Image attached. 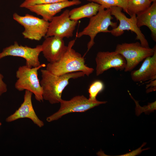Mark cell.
<instances>
[{
  "instance_id": "9c48e42d",
  "label": "cell",
  "mask_w": 156,
  "mask_h": 156,
  "mask_svg": "<svg viewBox=\"0 0 156 156\" xmlns=\"http://www.w3.org/2000/svg\"><path fill=\"white\" fill-rule=\"evenodd\" d=\"M42 50L41 45L31 48L19 45L15 41L13 44L3 48L0 52V60L8 56L21 57L25 60L26 65L30 68L36 67L41 64L39 56Z\"/></svg>"
},
{
  "instance_id": "484cf974",
  "label": "cell",
  "mask_w": 156,
  "mask_h": 156,
  "mask_svg": "<svg viewBox=\"0 0 156 156\" xmlns=\"http://www.w3.org/2000/svg\"><path fill=\"white\" fill-rule=\"evenodd\" d=\"M151 2L156 1V0H149Z\"/></svg>"
},
{
  "instance_id": "4316f807",
  "label": "cell",
  "mask_w": 156,
  "mask_h": 156,
  "mask_svg": "<svg viewBox=\"0 0 156 156\" xmlns=\"http://www.w3.org/2000/svg\"><path fill=\"white\" fill-rule=\"evenodd\" d=\"M1 125V123L0 122V127Z\"/></svg>"
},
{
  "instance_id": "44dd1931",
  "label": "cell",
  "mask_w": 156,
  "mask_h": 156,
  "mask_svg": "<svg viewBox=\"0 0 156 156\" xmlns=\"http://www.w3.org/2000/svg\"><path fill=\"white\" fill-rule=\"evenodd\" d=\"M131 97L134 101L135 104V113L137 116H139L143 112L147 113L153 111L156 109V101L151 103H148L147 105L141 106L139 104L138 101L136 100L131 95L129 91H128Z\"/></svg>"
},
{
  "instance_id": "8fae6325",
  "label": "cell",
  "mask_w": 156,
  "mask_h": 156,
  "mask_svg": "<svg viewBox=\"0 0 156 156\" xmlns=\"http://www.w3.org/2000/svg\"><path fill=\"white\" fill-rule=\"evenodd\" d=\"M96 74L98 76L112 68L117 70L125 69L126 61L120 54L116 52L99 51L95 58Z\"/></svg>"
},
{
  "instance_id": "ffe728a7",
  "label": "cell",
  "mask_w": 156,
  "mask_h": 156,
  "mask_svg": "<svg viewBox=\"0 0 156 156\" xmlns=\"http://www.w3.org/2000/svg\"><path fill=\"white\" fill-rule=\"evenodd\" d=\"M104 88L103 82L100 80H96L93 82L90 85L88 89L89 94L88 99L92 101H96V97L100 92Z\"/></svg>"
},
{
  "instance_id": "7402d4cb",
  "label": "cell",
  "mask_w": 156,
  "mask_h": 156,
  "mask_svg": "<svg viewBox=\"0 0 156 156\" xmlns=\"http://www.w3.org/2000/svg\"><path fill=\"white\" fill-rule=\"evenodd\" d=\"M70 0H25L20 5L21 8L35 5L53 3L66 1Z\"/></svg>"
},
{
  "instance_id": "4fadbf2b",
  "label": "cell",
  "mask_w": 156,
  "mask_h": 156,
  "mask_svg": "<svg viewBox=\"0 0 156 156\" xmlns=\"http://www.w3.org/2000/svg\"><path fill=\"white\" fill-rule=\"evenodd\" d=\"M42 52L49 63L57 61L67 49L63 39L55 36L45 37L41 45Z\"/></svg>"
},
{
  "instance_id": "7c38bea8",
  "label": "cell",
  "mask_w": 156,
  "mask_h": 156,
  "mask_svg": "<svg viewBox=\"0 0 156 156\" xmlns=\"http://www.w3.org/2000/svg\"><path fill=\"white\" fill-rule=\"evenodd\" d=\"M33 94L25 90L23 102L14 113L6 118V122H10L21 118H28L39 127L44 126V122L38 117L33 108L31 99Z\"/></svg>"
},
{
  "instance_id": "ac0fdd59",
  "label": "cell",
  "mask_w": 156,
  "mask_h": 156,
  "mask_svg": "<svg viewBox=\"0 0 156 156\" xmlns=\"http://www.w3.org/2000/svg\"><path fill=\"white\" fill-rule=\"evenodd\" d=\"M149 0H128L127 10L130 16L137 15L148 9L151 5Z\"/></svg>"
},
{
  "instance_id": "d4e9b609",
  "label": "cell",
  "mask_w": 156,
  "mask_h": 156,
  "mask_svg": "<svg viewBox=\"0 0 156 156\" xmlns=\"http://www.w3.org/2000/svg\"><path fill=\"white\" fill-rule=\"evenodd\" d=\"M150 83L146 85V88L147 89L146 90L147 93L156 90V79L152 80Z\"/></svg>"
},
{
  "instance_id": "cb8c5ba5",
  "label": "cell",
  "mask_w": 156,
  "mask_h": 156,
  "mask_svg": "<svg viewBox=\"0 0 156 156\" xmlns=\"http://www.w3.org/2000/svg\"><path fill=\"white\" fill-rule=\"evenodd\" d=\"M146 144V143H144L138 149L135 150L131 152L126 153L122 155H120V156H134L136 155H138V154L141 153L143 151L148 149V148H147L146 149H142V148L143 146H144Z\"/></svg>"
},
{
  "instance_id": "5bb4252c",
  "label": "cell",
  "mask_w": 156,
  "mask_h": 156,
  "mask_svg": "<svg viewBox=\"0 0 156 156\" xmlns=\"http://www.w3.org/2000/svg\"><path fill=\"white\" fill-rule=\"evenodd\" d=\"M79 0H72L46 4L35 5L27 7L30 11L41 16L45 20L50 22L57 13L65 8L81 4Z\"/></svg>"
},
{
  "instance_id": "7a4b0ae2",
  "label": "cell",
  "mask_w": 156,
  "mask_h": 156,
  "mask_svg": "<svg viewBox=\"0 0 156 156\" xmlns=\"http://www.w3.org/2000/svg\"><path fill=\"white\" fill-rule=\"evenodd\" d=\"M75 42V40L70 41L66 50L60 60L53 63H48L46 69L58 75L79 71L88 76L92 73L94 68L87 66L84 57L72 48Z\"/></svg>"
},
{
  "instance_id": "9a60e30c",
  "label": "cell",
  "mask_w": 156,
  "mask_h": 156,
  "mask_svg": "<svg viewBox=\"0 0 156 156\" xmlns=\"http://www.w3.org/2000/svg\"><path fill=\"white\" fill-rule=\"evenodd\" d=\"M131 79L134 82H142L156 78V49L153 55L146 58L140 68L131 71Z\"/></svg>"
},
{
  "instance_id": "52a82bcc",
  "label": "cell",
  "mask_w": 156,
  "mask_h": 156,
  "mask_svg": "<svg viewBox=\"0 0 156 156\" xmlns=\"http://www.w3.org/2000/svg\"><path fill=\"white\" fill-rule=\"evenodd\" d=\"M13 18L24 28L22 34L24 38L39 41L46 36L49 22L29 14L21 16L14 13Z\"/></svg>"
},
{
  "instance_id": "603a6c76",
  "label": "cell",
  "mask_w": 156,
  "mask_h": 156,
  "mask_svg": "<svg viewBox=\"0 0 156 156\" xmlns=\"http://www.w3.org/2000/svg\"><path fill=\"white\" fill-rule=\"evenodd\" d=\"M3 76L0 73V96L8 90L7 85L3 81Z\"/></svg>"
},
{
  "instance_id": "30bf717a",
  "label": "cell",
  "mask_w": 156,
  "mask_h": 156,
  "mask_svg": "<svg viewBox=\"0 0 156 156\" xmlns=\"http://www.w3.org/2000/svg\"><path fill=\"white\" fill-rule=\"evenodd\" d=\"M69 11L66 9L60 15L53 17L49 22L45 37L55 36L63 39L64 38H68L73 36L78 21L70 19Z\"/></svg>"
},
{
  "instance_id": "8992f818",
  "label": "cell",
  "mask_w": 156,
  "mask_h": 156,
  "mask_svg": "<svg viewBox=\"0 0 156 156\" xmlns=\"http://www.w3.org/2000/svg\"><path fill=\"white\" fill-rule=\"evenodd\" d=\"M106 101H92L83 95L75 96L69 100L62 99L58 110L47 117L46 120L51 122L57 120L63 116L73 112H82L100 105L106 103Z\"/></svg>"
},
{
  "instance_id": "277c9868",
  "label": "cell",
  "mask_w": 156,
  "mask_h": 156,
  "mask_svg": "<svg viewBox=\"0 0 156 156\" xmlns=\"http://www.w3.org/2000/svg\"><path fill=\"white\" fill-rule=\"evenodd\" d=\"M46 66L42 64L39 66L32 68L26 65L19 66L16 72L17 79L15 83V88L20 91H29L34 94L37 101H43L42 90L38 77V71Z\"/></svg>"
},
{
  "instance_id": "6da1fadb",
  "label": "cell",
  "mask_w": 156,
  "mask_h": 156,
  "mask_svg": "<svg viewBox=\"0 0 156 156\" xmlns=\"http://www.w3.org/2000/svg\"><path fill=\"white\" fill-rule=\"evenodd\" d=\"M41 79L40 83L42 90L43 99L51 104L60 103L62 92L69 84V80L84 77L81 71L68 73L61 75H55L47 69H41Z\"/></svg>"
},
{
  "instance_id": "ba28073f",
  "label": "cell",
  "mask_w": 156,
  "mask_h": 156,
  "mask_svg": "<svg viewBox=\"0 0 156 156\" xmlns=\"http://www.w3.org/2000/svg\"><path fill=\"white\" fill-rule=\"evenodd\" d=\"M109 8L112 15L114 16L120 23L118 27L110 30V33L112 35L115 36H119L124 33L125 30H130L136 34V39L139 40L142 46L149 47L147 40L137 25L136 15L134 14L130 18H128L122 12V9L121 7L113 6Z\"/></svg>"
},
{
  "instance_id": "d6986e66",
  "label": "cell",
  "mask_w": 156,
  "mask_h": 156,
  "mask_svg": "<svg viewBox=\"0 0 156 156\" xmlns=\"http://www.w3.org/2000/svg\"><path fill=\"white\" fill-rule=\"evenodd\" d=\"M97 3L104 8L107 9L113 6L121 7L124 11L128 14L127 10L128 0H87Z\"/></svg>"
},
{
  "instance_id": "e0dca14e",
  "label": "cell",
  "mask_w": 156,
  "mask_h": 156,
  "mask_svg": "<svg viewBox=\"0 0 156 156\" xmlns=\"http://www.w3.org/2000/svg\"><path fill=\"white\" fill-rule=\"evenodd\" d=\"M101 5L91 2L79 7L75 8L69 11L70 19L78 21L85 18H90L98 13Z\"/></svg>"
},
{
  "instance_id": "5b68a950",
  "label": "cell",
  "mask_w": 156,
  "mask_h": 156,
  "mask_svg": "<svg viewBox=\"0 0 156 156\" xmlns=\"http://www.w3.org/2000/svg\"><path fill=\"white\" fill-rule=\"evenodd\" d=\"M156 45L153 48L145 47L140 43H124L118 44L115 51L120 54L125 58L126 65L124 71H131L141 61L154 54Z\"/></svg>"
},
{
  "instance_id": "2e32d148",
  "label": "cell",
  "mask_w": 156,
  "mask_h": 156,
  "mask_svg": "<svg viewBox=\"0 0 156 156\" xmlns=\"http://www.w3.org/2000/svg\"><path fill=\"white\" fill-rule=\"evenodd\" d=\"M137 25L140 27L143 26L148 27L151 33L153 40L156 41V1L147 10L136 15Z\"/></svg>"
},
{
  "instance_id": "3957f363",
  "label": "cell",
  "mask_w": 156,
  "mask_h": 156,
  "mask_svg": "<svg viewBox=\"0 0 156 156\" xmlns=\"http://www.w3.org/2000/svg\"><path fill=\"white\" fill-rule=\"evenodd\" d=\"M112 15L110 8L105 10L100 5L97 14L90 18L88 25L76 34V37L78 38L84 35L90 37V40L87 44V50L86 53L94 44V38L98 33H110V30L108 29L109 26L113 28L117 27V23L112 21L113 19Z\"/></svg>"
}]
</instances>
